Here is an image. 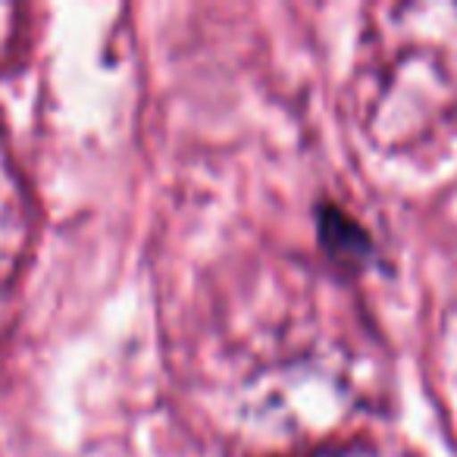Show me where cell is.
I'll use <instances>...</instances> for the list:
<instances>
[{
    "label": "cell",
    "mask_w": 457,
    "mask_h": 457,
    "mask_svg": "<svg viewBox=\"0 0 457 457\" xmlns=\"http://www.w3.org/2000/svg\"><path fill=\"white\" fill-rule=\"evenodd\" d=\"M323 238L332 245V254H351V257H361L367 254V236H363L361 228L354 226L351 220H345L338 210H326L323 213Z\"/></svg>",
    "instance_id": "6da1fadb"
}]
</instances>
